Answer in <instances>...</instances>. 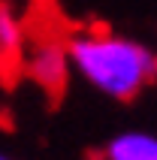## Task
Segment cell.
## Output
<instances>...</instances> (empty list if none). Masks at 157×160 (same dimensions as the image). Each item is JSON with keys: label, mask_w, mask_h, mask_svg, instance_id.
Wrapping results in <instances>:
<instances>
[{"label": "cell", "mask_w": 157, "mask_h": 160, "mask_svg": "<svg viewBox=\"0 0 157 160\" xmlns=\"http://www.w3.org/2000/svg\"><path fill=\"white\" fill-rule=\"evenodd\" d=\"M21 42H24V36H21V21H18V15L9 6L0 3V61L15 63L18 58H21Z\"/></svg>", "instance_id": "277c9868"}, {"label": "cell", "mask_w": 157, "mask_h": 160, "mask_svg": "<svg viewBox=\"0 0 157 160\" xmlns=\"http://www.w3.org/2000/svg\"><path fill=\"white\" fill-rule=\"evenodd\" d=\"M106 160H157V136L151 133H121L115 136Z\"/></svg>", "instance_id": "3957f363"}, {"label": "cell", "mask_w": 157, "mask_h": 160, "mask_svg": "<svg viewBox=\"0 0 157 160\" xmlns=\"http://www.w3.org/2000/svg\"><path fill=\"white\" fill-rule=\"evenodd\" d=\"M70 61L91 85L115 100H133L157 79V58L139 42L118 36H73Z\"/></svg>", "instance_id": "6da1fadb"}, {"label": "cell", "mask_w": 157, "mask_h": 160, "mask_svg": "<svg viewBox=\"0 0 157 160\" xmlns=\"http://www.w3.org/2000/svg\"><path fill=\"white\" fill-rule=\"evenodd\" d=\"M0 160H15V157H9V154H3V151H0Z\"/></svg>", "instance_id": "5b68a950"}, {"label": "cell", "mask_w": 157, "mask_h": 160, "mask_svg": "<svg viewBox=\"0 0 157 160\" xmlns=\"http://www.w3.org/2000/svg\"><path fill=\"white\" fill-rule=\"evenodd\" d=\"M24 70L43 88L61 91V85L67 82V54H63V45L48 42V39L36 42L30 48V54H27V61H24Z\"/></svg>", "instance_id": "7a4b0ae2"}]
</instances>
